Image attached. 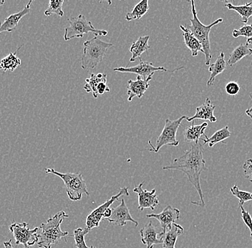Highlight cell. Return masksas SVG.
I'll return each mask as SVG.
<instances>
[{
    "label": "cell",
    "mask_w": 252,
    "mask_h": 248,
    "mask_svg": "<svg viewBox=\"0 0 252 248\" xmlns=\"http://www.w3.org/2000/svg\"><path fill=\"white\" fill-rule=\"evenodd\" d=\"M251 99L252 100V97H251ZM245 112H246V114H247V115H248L249 117H251V118L252 119V106L251 107V108H249V109H247V110H246Z\"/></svg>",
    "instance_id": "38"
},
{
    "label": "cell",
    "mask_w": 252,
    "mask_h": 248,
    "mask_svg": "<svg viewBox=\"0 0 252 248\" xmlns=\"http://www.w3.org/2000/svg\"><path fill=\"white\" fill-rule=\"evenodd\" d=\"M45 172L47 174L56 175L63 180L65 186L66 193L70 200H81L84 194L89 196L86 181L83 179L82 173H72V172L61 173L52 168L45 169Z\"/></svg>",
    "instance_id": "5"
},
{
    "label": "cell",
    "mask_w": 252,
    "mask_h": 248,
    "mask_svg": "<svg viewBox=\"0 0 252 248\" xmlns=\"http://www.w3.org/2000/svg\"><path fill=\"white\" fill-rule=\"evenodd\" d=\"M102 82H107V75L105 73H92L90 78L86 80L84 89L87 93H92L94 98H97V88Z\"/></svg>",
    "instance_id": "23"
},
{
    "label": "cell",
    "mask_w": 252,
    "mask_h": 248,
    "mask_svg": "<svg viewBox=\"0 0 252 248\" xmlns=\"http://www.w3.org/2000/svg\"><path fill=\"white\" fill-rule=\"evenodd\" d=\"M180 29L183 31V37H184V43L186 46L188 48L191 53V55L196 56L198 53H204L202 45L200 43L199 41L197 40L193 34L190 32L188 28L184 27V25H180Z\"/></svg>",
    "instance_id": "20"
},
{
    "label": "cell",
    "mask_w": 252,
    "mask_h": 248,
    "mask_svg": "<svg viewBox=\"0 0 252 248\" xmlns=\"http://www.w3.org/2000/svg\"><path fill=\"white\" fill-rule=\"evenodd\" d=\"M32 3V1L31 0L24 7L23 10L20 11L17 13L9 15L3 23H1L0 20V34L3 32H12L15 31L22 18L25 15H28L31 12Z\"/></svg>",
    "instance_id": "16"
},
{
    "label": "cell",
    "mask_w": 252,
    "mask_h": 248,
    "mask_svg": "<svg viewBox=\"0 0 252 248\" xmlns=\"http://www.w3.org/2000/svg\"><path fill=\"white\" fill-rule=\"evenodd\" d=\"M28 226L29 224L28 222L17 223L15 222L9 226V230L13 235L17 246L23 245V248H30L38 242L37 232L39 227L31 230Z\"/></svg>",
    "instance_id": "8"
},
{
    "label": "cell",
    "mask_w": 252,
    "mask_h": 248,
    "mask_svg": "<svg viewBox=\"0 0 252 248\" xmlns=\"http://www.w3.org/2000/svg\"><path fill=\"white\" fill-rule=\"evenodd\" d=\"M207 128V122H203L201 125H195L194 121H193L191 126L186 128L183 133L184 140L187 142L198 143L201 137L206 136L205 130Z\"/></svg>",
    "instance_id": "19"
},
{
    "label": "cell",
    "mask_w": 252,
    "mask_h": 248,
    "mask_svg": "<svg viewBox=\"0 0 252 248\" xmlns=\"http://www.w3.org/2000/svg\"><path fill=\"white\" fill-rule=\"evenodd\" d=\"M111 216L112 208H109L105 212V213H104L103 218H105V219H108V218H110Z\"/></svg>",
    "instance_id": "36"
},
{
    "label": "cell",
    "mask_w": 252,
    "mask_h": 248,
    "mask_svg": "<svg viewBox=\"0 0 252 248\" xmlns=\"http://www.w3.org/2000/svg\"><path fill=\"white\" fill-rule=\"evenodd\" d=\"M3 245H4V248H15L12 246V240H9V241L7 242H4Z\"/></svg>",
    "instance_id": "37"
},
{
    "label": "cell",
    "mask_w": 252,
    "mask_h": 248,
    "mask_svg": "<svg viewBox=\"0 0 252 248\" xmlns=\"http://www.w3.org/2000/svg\"><path fill=\"white\" fill-rule=\"evenodd\" d=\"M68 215L64 211H61L47 220L45 223L41 224L37 232V246L39 248H51L53 246H56L61 239L69 236V232L61 230V224L64 218H68Z\"/></svg>",
    "instance_id": "2"
},
{
    "label": "cell",
    "mask_w": 252,
    "mask_h": 248,
    "mask_svg": "<svg viewBox=\"0 0 252 248\" xmlns=\"http://www.w3.org/2000/svg\"><path fill=\"white\" fill-rule=\"evenodd\" d=\"M225 6L229 10H234L240 15L242 23L247 25L249 19L252 17V3H246L244 5H234L229 1H224Z\"/></svg>",
    "instance_id": "25"
},
{
    "label": "cell",
    "mask_w": 252,
    "mask_h": 248,
    "mask_svg": "<svg viewBox=\"0 0 252 248\" xmlns=\"http://www.w3.org/2000/svg\"><path fill=\"white\" fill-rule=\"evenodd\" d=\"M243 169L246 178L252 183V159L246 160L243 165Z\"/></svg>",
    "instance_id": "35"
},
{
    "label": "cell",
    "mask_w": 252,
    "mask_h": 248,
    "mask_svg": "<svg viewBox=\"0 0 252 248\" xmlns=\"http://www.w3.org/2000/svg\"><path fill=\"white\" fill-rule=\"evenodd\" d=\"M187 116H181L177 120H171L166 119L165 125L160 136L158 137L156 146L153 145L151 140L149 141V145L151 148L150 152H158L160 151V148L165 145L176 146L179 145V142L176 139V134L178 130L181 126L183 120H187Z\"/></svg>",
    "instance_id": "7"
},
{
    "label": "cell",
    "mask_w": 252,
    "mask_h": 248,
    "mask_svg": "<svg viewBox=\"0 0 252 248\" xmlns=\"http://www.w3.org/2000/svg\"><path fill=\"white\" fill-rule=\"evenodd\" d=\"M241 209V213H242V220H243L244 224L250 230V238L252 240V217L249 212L244 210L243 206H239Z\"/></svg>",
    "instance_id": "33"
},
{
    "label": "cell",
    "mask_w": 252,
    "mask_h": 248,
    "mask_svg": "<svg viewBox=\"0 0 252 248\" xmlns=\"http://www.w3.org/2000/svg\"><path fill=\"white\" fill-rule=\"evenodd\" d=\"M69 27L64 29V39L70 41L72 39L82 38L84 34L94 33L97 36H107L108 31L100 30L94 28L91 21H88L83 15L67 19Z\"/></svg>",
    "instance_id": "6"
},
{
    "label": "cell",
    "mask_w": 252,
    "mask_h": 248,
    "mask_svg": "<svg viewBox=\"0 0 252 248\" xmlns=\"http://www.w3.org/2000/svg\"><path fill=\"white\" fill-rule=\"evenodd\" d=\"M251 55H252V49L249 47L248 44H241L233 50L228 58L227 63L228 65L232 67L245 56Z\"/></svg>",
    "instance_id": "24"
},
{
    "label": "cell",
    "mask_w": 252,
    "mask_h": 248,
    "mask_svg": "<svg viewBox=\"0 0 252 248\" xmlns=\"http://www.w3.org/2000/svg\"><path fill=\"white\" fill-rule=\"evenodd\" d=\"M225 89L230 96H236L240 92L241 87L236 82L231 81L226 84Z\"/></svg>",
    "instance_id": "34"
},
{
    "label": "cell",
    "mask_w": 252,
    "mask_h": 248,
    "mask_svg": "<svg viewBox=\"0 0 252 248\" xmlns=\"http://www.w3.org/2000/svg\"><path fill=\"white\" fill-rule=\"evenodd\" d=\"M216 106L212 104V101L209 97H206V101L204 104L196 108V113L191 117H187L188 122H193L195 120H209L211 122H216L217 121V117L214 116V110Z\"/></svg>",
    "instance_id": "17"
},
{
    "label": "cell",
    "mask_w": 252,
    "mask_h": 248,
    "mask_svg": "<svg viewBox=\"0 0 252 248\" xmlns=\"http://www.w3.org/2000/svg\"><path fill=\"white\" fill-rule=\"evenodd\" d=\"M247 43L248 44V45H252V38L248 39V40L247 41Z\"/></svg>",
    "instance_id": "39"
},
{
    "label": "cell",
    "mask_w": 252,
    "mask_h": 248,
    "mask_svg": "<svg viewBox=\"0 0 252 248\" xmlns=\"http://www.w3.org/2000/svg\"><path fill=\"white\" fill-rule=\"evenodd\" d=\"M233 37L237 38L239 37H247V38H252V24L244 25L240 29H234L232 33Z\"/></svg>",
    "instance_id": "32"
},
{
    "label": "cell",
    "mask_w": 252,
    "mask_h": 248,
    "mask_svg": "<svg viewBox=\"0 0 252 248\" xmlns=\"http://www.w3.org/2000/svg\"><path fill=\"white\" fill-rule=\"evenodd\" d=\"M203 154L204 144L200 142L193 143L190 146V149L185 151L179 158L173 160L170 165L163 167V170H179L187 175L189 181L196 190L200 197L198 202H191V203L199 207H204L206 205L200 183L201 173L208 169Z\"/></svg>",
    "instance_id": "1"
},
{
    "label": "cell",
    "mask_w": 252,
    "mask_h": 248,
    "mask_svg": "<svg viewBox=\"0 0 252 248\" xmlns=\"http://www.w3.org/2000/svg\"><path fill=\"white\" fill-rule=\"evenodd\" d=\"M231 193L234 197L239 199V206H243L244 203L252 200V193L241 191L237 185H234L231 188Z\"/></svg>",
    "instance_id": "30"
},
{
    "label": "cell",
    "mask_w": 252,
    "mask_h": 248,
    "mask_svg": "<svg viewBox=\"0 0 252 248\" xmlns=\"http://www.w3.org/2000/svg\"><path fill=\"white\" fill-rule=\"evenodd\" d=\"M183 68L184 67H179L173 70H167L163 67H155L151 62H143L141 59H140V63L138 65L133 66V67H117L113 69V71L122 72V73L135 74L143 79L146 80L150 77H153L156 72H175Z\"/></svg>",
    "instance_id": "10"
},
{
    "label": "cell",
    "mask_w": 252,
    "mask_h": 248,
    "mask_svg": "<svg viewBox=\"0 0 252 248\" xmlns=\"http://www.w3.org/2000/svg\"><path fill=\"white\" fill-rule=\"evenodd\" d=\"M129 196L128 188H121L120 192L116 195L112 196L111 198L104 202L101 205L94 210H93L86 218V229L88 232H91L94 227H98L101 222L105 212L110 208L112 205L118 200L121 196Z\"/></svg>",
    "instance_id": "9"
},
{
    "label": "cell",
    "mask_w": 252,
    "mask_h": 248,
    "mask_svg": "<svg viewBox=\"0 0 252 248\" xmlns=\"http://www.w3.org/2000/svg\"><path fill=\"white\" fill-rule=\"evenodd\" d=\"M63 3H64L63 0H50L49 1L48 8L44 13L45 16L49 17L53 14L61 17L64 16V11L63 9Z\"/></svg>",
    "instance_id": "29"
},
{
    "label": "cell",
    "mask_w": 252,
    "mask_h": 248,
    "mask_svg": "<svg viewBox=\"0 0 252 248\" xmlns=\"http://www.w3.org/2000/svg\"><path fill=\"white\" fill-rule=\"evenodd\" d=\"M140 234L141 243L146 245V248H154L155 245L163 243V230L156 227L151 221L140 230Z\"/></svg>",
    "instance_id": "12"
},
{
    "label": "cell",
    "mask_w": 252,
    "mask_h": 248,
    "mask_svg": "<svg viewBox=\"0 0 252 248\" xmlns=\"http://www.w3.org/2000/svg\"><path fill=\"white\" fill-rule=\"evenodd\" d=\"M153 77L144 80L140 76H137L136 80H128L127 82V101L131 102L134 97L141 98L144 95L150 86V81Z\"/></svg>",
    "instance_id": "15"
},
{
    "label": "cell",
    "mask_w": 252,
    "mask_h": 248,
    "mask_svg": "<svg viewBox=\"0 0 252 248\" xmlns=\"http://www.w3.org/2000/svg\"><path fill=\"white\" fill-rule=\"evenodd\" d=\"M22 46H20V48L16 50L15 53H9V55L3 58L1 62H0V68L2 69L4 72L15 71L16 69L21 64V60H20V58L16 56L17 52H18V50H20Z\"/></svg>",
    "instance_id": "27"
},
{
    "label": "cell",
    "mask_w": 252,
    "mask_h": 248,
    "mask_svg": "<svg viewBox=\"0 0 252 248\" xmlns=\"http://www.w3.org/2000/svg\"><path fill=\"white\" fill-rule=\"evenodd\" d=\"M149 36H143L140 37L136 42H134L130 48V53L132 54L130 62H133L137 59H141V55L143 53H146L151 48L149 45Z\"/></svg>",
    "instance_id": "21"
},
{
    "label": "cell",
    "mask_w": 252,
    "mask_h": 248,
    "mask_svg": "<svg viewBox=\"0 0 252 248\" xmlns=\"http://www.w3.org/2000/svg\"><path fill=\"white\" fill-rule=\"evenodd\" d=\"M190 2V4H191V12L193 17L189 20L190 22V26L187 27V28H188L190 32L193 34V36L196 37L197 40L199 41L200 43L202 45L205 58H206L205 64H206V65H210L212 55L209 34H210L213 27L220 24V23H221L223 20L222 18L218 19V20H216V21H214V23H212V24L209 25L203 24V23L200 21L198 16H197L194 1L191 0Z\"/></svg>",
    "instance_id": "3"
},
{
    "label": "cell",
    "mask_w": 252,
    "mask_h": 248,
    "mask_svg": "<svg viewBox=\"0 0 252 248\" xmlns=\"http://www.w3.org/2000/svg\"><path fill=\"white\" fill-rule=\"evenodd\" d=\"M143 185H144V182L140 183L133 189V192L137 193L138 196V209L141 211H143L146 208L154 210L159 205V200L158 199L157 194H156L157 190L153 189L151 191H146L143 188Z\"/></svg>",
    "instance_id": "11"
},
{
    "label": "cell",
    "mask_w": 252,
    "mask_h": 248,
    "mask_svg": "<svg viewBox=\"0 0 252 248\" xmlns=\"http://www.w3.org/2000/svg\"><path fill=\"white\" fill-rule=\"evenodd\" d=\"M231 136V132L229 131L228 126L226 125L224 128L220 129L218 131L216 132L211 138H208L205 136L204 139H203L204 144H209V147H213L216 144L223 142L225 139H228Z\"/></svg>",
    "instance_id": "28"
},
{
    "label": "cell",
    "mask_w": 252,
    "mask_h": 248,
    "mask_svg": "<svg viewBox=\"0 0 252 248\" xmlns=\"http://www.w3.org/2000/svg\"><path fill=\"white\" fill-rule=\"evenodd\" d=\"M226 68V62L225 60V55L223 52L220 53L215 62L210 64L209 71L210 72V78L207 82V86L210 87L214 84L216 78L220 75Z\"/></svg>",
    "instance_id": "22"
},
{
    "label": "cell",
    "mask_w": 252,
    "mask_h": 248,
    "mask_svg": "<svg viewBox=\"0 0 252 248\" xmlns=\"http://www.w3.org/2000/svg\"><path fill=\"white\" fill-rule=\"evenodd\" d=\"M0 70H1V68H0Z\"/></svg>",
    "instance_id": "41"
},
{
    "label": "cell",
    "mask_w": 252,
    "mask_h": 248,
    "mask_svg": "<svg viewBox=\"0 0 252 248\" xmlns=\"http://www.w3.org/2000/svg\"><path fill=\"white\" fill-rule=\"evenodd\" d=\"M89 232L86 228H78L74 230L73 237L75 240V246L77 248H95L94 246L88 247L85 240V237Z\"/></svg>",
    "instance_id": "31"
},
{
    "label": "cell",
    "mask_w": 252,
    "mask_h": 248,
    "mask_svg": "<svg viewBox=\"0 0 252 248\" xmlns=\"http://www.w3.org/2000/svg\"><path fill=\"white\" fill-rule=\"evenodd\" d=\"M4 4V1H0V6L2 5V4Z\"/></svg>",
    "instance_id": "40"
},
{
    "label": "cell",
    "mask_w": 252,
    "mask_h": 248,
    "mask_svg": "<svg viewBox=\"0 0 252 248\" xmlns=\"http://www.w3.org/2000/svg\"><path fill=\"white\" fill-rule=\"evenodd\" d=\"M83 53L81 57V67L83 70H94L100 63L108 49L113 46V44L104 42L94 37L87 40L83 44Z\"/></svg>",
    "instance_id": "4"
},
{
    "label": "cell",
    "mask_w": 252,
    "mask_h": 248,
    "mask_svg": "<svg viewBox=\"0 0 252 248\" xmlns=\"http://www.w3.org/2000/svg\"><path fill=\"white\" fill-rule=\"evenodd\" d=\"M108 220L110 223L117 224L121 227L125 226L127 222H133L135 227L138 225V221L135 220L130 215L124 199L121 200V204L118 207L112 209V216Z\"/></svg>",
    "instance_id": "13"
},
{
    "label": "cell",
    "mask_w": 252,
    "mask_h": 248,
    "mask_svg": "<svg viewBox=\"0 0 252 248\" xmlns=\"http://www.w3.org/2000/svg\"><path fill=\"white\" fill-rule=\"evenodd\" d=\"M181 212L179 209L173 208L171 205H168L163 209V211L159 214L146 215L149 218H154L158 221L162 230L164 232L167 227L176 223L180 219Z\"/></svg>",
    "instance_id": "14"
},
{
    "label": "cell",
    "mask_w": 252,
    "mask_h": 248,
    "mask_svg": "<svg viewBox=\"0 0 252 248\" xmlns=\"http://www.w3.org/2000/svg\"><path fill=\"white\" fill-rule=\"evenodd\" d=\"M184 229L181 224L173 223L167 227L162 235V247L163 248H176L178 238L184 233Z\"/></svg>",
    "instance_id": "18"
},
{
    "label": "cell",
    "mask_w": 252,
    "mask_h": 248,
    "mask_svg": "<svg viewBox=\"0 0 252 248\" xmlns=\"http://www.w3.org/2000/svg\"><path fill=\"white\" fill-rule=\"evenodd\" d=\"M149 0H142L134 7L131 12L126 14V20L128 22L140 20L149 12Z\"/></svg>",
    "instance_id": "26"
}]
</instances>
